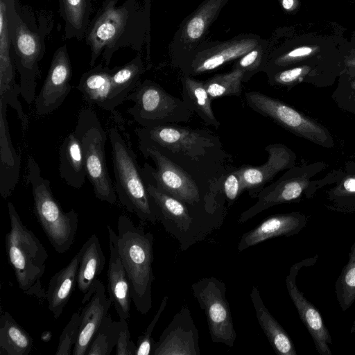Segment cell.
Wrapping results in <instances>:
<instances>
[{"label":"cell","instance_id":"cell-1","mask_svg":"<svg viewBox=\"0 0 355 355\" xmlns=\"http://www.w3.org/2000/svg\"><path fill=\"white\" fill-rule=\"evenodd\" d=\"M139 141L156 146L184 170L209 184L222 187L228 155L218 135L209 130L178 123L136 130Z\"/></svg>","mask_w":355,"mask_h":355},{"label":"cell","instance_id":"cell-2","mask_svg":"<svg viewBox=\"0 0 355 355\" xmlns=\"http://www.w3.org/2000/svg\"><path fill=\"white\" fill-rule=\"evenodd\" d=\"M104 0L91 19L85 40L89 47V65L94 67L102 55L109 66L114 53L121 48L139 51L146 30V12L138 0Z\"/></svg>","mask_w":355,"mask_h":355},{"label":"cell","instance_id":"cell-3","mask_svg":"<svg viewBox=\"0 0 355 355\" xmlns=\"http://www.w3.org/2000/svg\"><path fill=\"white\" fill-rule=\"evenodd\" d=\"M8 29L12 57L19 76L21 95L31 104L36 98L39 64L46 51L45 39L50 33V17H41L37 24L33 12L21 6L19 0H5Z\"/></svg>","mask_w":355,"mask_h":355},{"label":"cell","instance_id":"cell-4","mask_svg":"<svg viewBox=\"0 0 355 355\" xmlns=\"http://www.w3.org/2000/svg\"><path fill=\"white\" fill-rule=\"evenodd\" d=\"M143 156L150 158L153 168L146 163L142 173L146 183L150 184L191 206L224 205L222 187L206 183L173 162L153 144L139 141Z\"/></svg>","mask_w":355,"mask_h":355},{"label":"cell","instance_id":"cell-5","mask_svg":"<svg viewBox=\"0 0 355 355\" xmlns=\"http://www.w3.org/2000/svg\"><path fill=\"white\" fill-rule=\"evenodd\" d=\"M116 242L130 283L131 297L137 310L146 314L152 308L153 234L135 225L126 215L117 221Z\"/></svg>","mask_w":355,"mask_h":355},{"label":"cell","instance_id":"cell-6","mask_svg":"<svg viewBox=\"0 0 355 355\" xmlns=\"http://www.w3.org/2000/svg\"><path fill=\"white\" fill-rule=\"evenodd\" d=\"M146 186L159 209V222L168 234L178 240L182 250L202 240L223 220L224 205L191 206L150 184L146 183Z\"/></svg>","mask_w":355,"mask_h":355},{"label":"cell","instance_id":"cell-7","mask_svg":"<svg viewBox=\"0 0 355 355\" xmlns=\"http://www.w3.org/2000/svg\"><path fill=\"white\" fill-rule=\"evenodd\" d=\"M10 230L6 236V250L19 288L26 295L44 301L46 291L41 279L45 272L48 254L35 235L22 223L13 204L8 203Z\"/></svg>","mask_w":355,"mask_h":355},{"label":"cell","instance_id":"cell-8","mask_svg":"<svg viewBox=\"0 0 355 355\" xmlns=\"http://www.w3.org/2000/svg\"><path fill=\"white\" fill-rule=\"evenodd\" d=\"M109 137L114 188L120 203L144 222H159V209L148 192L136 154L117 129L111 128Z\"/></svg>","mask_w":355,"mask_h":355},{"label":"cell","instance_id":"cell-9","mask_svg":"<svg viewBox=\"0 0 355 355\" xmlns=\"http://www.w3.org/2000/svg\"><path fill=\"white\" fill-rule=\"evenodd\" d=\"M26 181L30 184L35 216L54 250L59 254L69 250L78 230V216L72 209L64 211L54 197L50 181L42 176L39 164L30 157Z\"/></svg>","mask_w":355,"mask_h":355},{"label":"cell","instance_id":"cell-10","mask_svg":"<svg viewBox=\"0 0 355 355\" xmlns=\"http://www.w3.org/2000/svg\"><path fill=\"white\" fill-rule=\"evenodd\" d=\"M74 132L81 144L87 178L93 187L96 197L114 205L117 195L107 166V134L96 113L89 108L81 110Z\"/></svg>","mask_w":355,"mask_h":355},{"label":"cell","instance_id":"cell-11","mask_svg":"<svg viewBox=\"0 0 355 355\" xmlns=\"http://www.w3.org/2000/svg\"><path fill=\"white\" fill-rule=\"evenodd\" d=\"M126 100L134 102L128 112L141 127L187 123L193 113L182 100L148 79L140 82Z\"/></svg>","mask_w":355,"mask_h":355},{"label":"cell","instance_id":"cell-12","mask_svg":"<svg viewBox=\"0 0 355 355\" xmlns=\"http://www.w3.org/2000/svg\"><path fill=\"white\" fill-rule=\"evenodd\" d=\"M245 100L252 110L270 118L294 135L323 147L334 146L333 138L327 129L286 103L257 91L245 92Z\"/></svg>","mask_w":355,"mask_h":355},{"label":"cell","instance_id":"cell-13","mask_svg":"<svg viewBox=\"0 0 355 355\" xmlns=\"http://www.w3.org/2000/svg\"><path fill=\"white\" fill-rule=\"evenodd\" d=\"M226 289L225 284L214 277L202 278L191 285L193 297L205 311L211 341L232 347L236 332Z\"/></svg>","mask_w":355,"mask_h":355},{"label":"cell","instance_id":"cell-14","mask_svg":"<svg viewBox=\"0 0 355 355\" xmlns=\"http://www.w3.org/2000/svg\"><path fill=\"white\" fill-rule=\"evenodd\" d=\"M322 164L302 167H292L279 179L264 187L257 195V202L244 211L238 222H247L266 209L281 204L299 200L304 194L311 197V177L321 168Z\"/></svg>","mask_w":355,"mask_h":355},{"label":"cell","instance_id":"cell-15","mask_svg":"<svg viewBox=\"0 0 355 355\" xmlns=\"http://www.w3.org/2000/svg\"><path fill=\"white\" fill-rule=\"evenodd\" d=\"M317 259L318 256L315 255L293 264L286 276V286L300 318L313 338L316 351L320 355H331L329 345L332 343V338L321 314L296 285V278L300 270L302 267L313 265Z\"/></svg>","mask_w":355,"mask_h":355},{"label":"cell","instance_id":"cell-16","mask_svg":"<svg viewBox=\"0 0 355 355\" xmlns=\"http://www.w3.org/2000/svg\"><path fill=\"white\" fill-rule=\"evenodd\" d=\"M72 76L71 62L66 44L54 53L46 79L35 99V111L43 116L57 110L69 94Z\"/></svg>","mask_w":355,"mask_h":355},{"label":"cell","instance_id":"cell-17","mask_svg":"<svg viewBox=\"0 0 355 355\" xmlns=\"http://www.w3.org/2000/svg\"><path fill=\"white\" fill-rule=\"evenodd\" d=\"M152 355H200L198 330L183 305L155 342Z\"/></svg>","mask_w":355,"mask_h":355},{"label":"cell","instance_id":"cell-18","mask_svg":"<svg viewBox=\"0 0 355 355\" xmlns=\"http://www.w3.org/2000/svg\"><path fill=\"white\" fill-rule=\"evenodd\" d=\"M265 150L268 154V159L262 165H243L239 167L242 193L247 191L252 198H257L265 185L272 181L278 173L293 167L295 164V154L282 144H269L266 146Z\"/></svg>","mask_w":355,"mask_h":355},{"label":"cell","instance_id":"cell-19","mask_svg":"<svg viewBox=\"0 0 355 355\" xmlns=\"http://www.w3.org/2000/svg\"><path fill=\"white\" fill-rule=\"evenodd\" d=\"M80 318L81 322L77 341L72 354L86 355L89 345L103 319L108 315L112 304L105 294V287L97 279L90 289L84 295Z\"/></svg>","mask_w":355,"mask_h":355},{"label":"cell","instance_id":"cell-20","mask_svg":"<svg viewBox=\"0 0 355 355\" xmlns=\"http://www.w3.org/2000/svg\"><path fill=\"white\" fill-rule=\"evenodd\" d=\"M258 45V40L250 37L222 42L198 53L186 69V75L196 76L215 70L230 61L240 58Z\"/></svg>","mask_w":355,"mask_h":355},{"label":"cell","instance_id":"cell-21","mask_svg":"<svg viewBox=\"0 0 355 355\" xmlns=\"http://www.w3.org/2000/svg\"><path fill=\"white\" fill-rule=\"evenodd\" d=\"M306 216L300 212L270 216L241 236L237 249L242 252L268 239L297 234L306 226Z\"/></svg>","mask_w":355,"mask_h":355},{"label":"cell","instance_id":"cell-22","mask_svg":"<svg viewBox=\"0 0 355 355\" xmlns=\"http://www.w3.org/2000/svg\"><path fill=\"white\" fill-rule=\"evenodd\" d=\"M110 245V259L107 269V291L119 319L130 317L131 291L130 283L119 252L116 236L107 225Z\"/></svg>","mask_w":355,"mask_h":355},{"label":"cell","instance_id":"cell-23","mask_svg":"<svg viewBox=\"0 0 355 355\" xmlns=\"http://www.w3.org/2000/svg\"><path fill=\"white\" fill-rule=\"evenodd\" d=\"M111 71L102 64L91 67L82 75L77 86L87 102L107 111L117 107L112 96Z\"/></svg>","mask_w":355,"mask_h":355},{"label":"cell","instance_id":"cell-24","mask_svg":"<svg viewBox=\"0 0 355 355\" xmlns=\"http://www.w3.org/2000/svg\"><path fill=\"white\" fill-rule=\"evenodd\" d=\"M60 176L75 189L81 188L87 177L83 149L74 130L63 140L59 150Z\"/></svg>","mask_w":355,"mask_h":355},{"label":"cell","instance_id":"cell-25","mask_svg":"<svg viewBox=\"0 0 355 355\" xmlns=\"http://www.w3.org/2000/svg\"><path fill=\"white\" fill-rule=\"evenodd\" d=\"M250 299L257 321L268 340L278 355H296L297 352L290 336L265 306L259 289L253 286Z\"/></svg>","mask_w":355,"mask_h":355},{"label":"cell","instance_id":"cell-26","mask_svg":"<svg viewBox=\"0 0 355 355\" xmlns=\"http://www.w3.org/2000/svg\"><path fill=\"white\" fill-rule=\"evenodd\" d=\"M79 255L77 253L71 261L51 279L46 291L48 308L55 318H58L69 300L77 283Z\"/></svg>","mask_w":355,"mask_h":355},{"label":"cell","instance_id":"cell-27","mask_svg":"<svg viewBox=\"0 0 355 355\" xmlns=\"http://www.w3.org/2000/svg\"><path fill=\"white\" fill-rule=\"evenodd\" d=\"M1 167L0 191L3 199L14 190L19 178L20 159L11 141L6 118V111H1Z\"/></svg>","mask_w":355,"mask_h":355},{"label":"cell","instance_id":"cell-28","mask_svg":"<svg viewBox=\"0 0 355 355\" xmlns=\"http://www.w3.org/2000/svg\"><path fill=\"white\" fill-rule=\"evenodd\" d=\"M79 264L77 273L78 288L83 294L90 289L105 264V257L100 241L92 234L78 251Z\"/></svg>","mask_w":355,"mask_h":355},{"label":"cell","instance_id":"cell-29","mask_svg":"<svg viewBox=\"0 0 355 355\" xmlns=\"http://www.w3.org/2000/svg\"><path fill=\"white\" fill-rule=\"evenodd\" d=\"M15 65L12 57L5 0H0V94H20V86L15 80Z\"/></svg>","mask_w":355,"mask_h":355},{"label":"cell","instance_id":"cell-30","mask_svg":"<svg viewBox=\"0 0 355 355\" xmlns=\"http://www.w3.org/2000/svg\"><path fill=\"white\" fill-rule=\"evenodd\" d=\"M94 0H58L59 10L64 21L66 39L85 38L91 21Z\"/></svg>","mask_w":355,"mask_h":355},{"label":"cell","instance_id":"cell-31","mask_svg":"<svg viewBox=\"0 0 355 355\" xmlns=\"http://www.w3.org/2000/svg\"><path fill=\"white\" fill-rule=\"evenodd\" d=\"M181 83L182 100L184 104L207 124L218 129L220 123L214 114L211 107L213 100L208 94L203 81L185 75L181 78Z\"/></svg>","mask_w":355,"mask_h":355},{"label":"cell","instance_id":"cell-32","mask_svg":"<svg viewBox=\"0 0 355 355\" xmlns=\"http://www.w3.org/2000/svg\"><path fill=\"white\" fill-rule=\"evenodd\" d=\"M33 348V339L7 311L1 310L0 354L28 355Z\"/></svg>","mask_w":355,"mask_h":355},{"label":"cell","instance_id":"cell-33","mask_svg":"<svg viewBox=\"0 0 355 355\" xmlns=\"http://www.w3.org/2000/svg\"><path fill=\"white\" fill-rule=\"evenodd\" d=\"M227 0H205L184 24L182 38L187 44L202 38Z\"/></svg>","mask_w":355,"mask_h":355},{"label":"cell","instance_id":"cell-34","mask_svg":"<svg viewBox=\"0 0 355 355\" xmlns=\"http://www.w3.org/2000/svg\"><path fill=\"white\" fill-rule=\"evenodd\" d=\"M145 69L140 55L111 71L112 96L116 105L121 104L140 83Z\"/></svg>","mask_w":355,"mask_h":355},{"label":"cell","instance_id":"cell-35","mask_svg":"<svg viewBox=\"0 0 355 355\" xmlns=\"http://www.w3.org/2000/svg\"><path fill=\"white\" fill-rule=\"evenodd\" d=\"M127 320L114 321L107 315L95 334L86 355H110L116 345L119 336Z\"/></svg>","mask_w":355,"mask_h":355},{"label":"cell","instance_id":"cell-36","mask_svg":"<svg viewBox=\"0 0 355 355\" xmlns=\"http://www.w3.org/2000/svg\"><path fill=\"white\" fill-rule=\"evenodd\" d=\"M243 77V70L234 68L230 72L217 74L203 83L211 100L229 96H240Z\"/></svg>","mask_w":355,"mask_h":355},{"label":"cell","instance_id":"cell-37","mask_svg":"<svg viewBox=\"0 0 355 355\" xmlns=\"http://www.w3.org/2000/svg\"><path fill=\"white\" fill-rule=\"evenodd\" d=\"M337 300L343 311L355 301V260L349 259L336 282Z\"/></svg>","mask_w":355,"mask_h":355},{"label":"cell","instance_id":"cell-38","mask_svg":"<svg viewBox=\"0 0 355 355\" xmlns=\"http://www.w3.org/2000/svg\"><path fill=\"white\" fill-rule=\"evenodd\" d=\"M81 322L80 314L75 312L63 329L60 338L56 355H70L77 341Z\"/></svg>","mask_w":355,"mask_h":355},{"label":"cell","instance_id":"cell-39","mask_svg":"<svg viewBox=\"0 0 355 355\" xmlns=\"http://www.w3.org/2000/svg\"><path fill=\"white\" fill-rule=\"evenodd\" d=\"M331 196L340 209L355 210V175L347 177Z\"/></svg>","mask_w":355,"mask_h":355},{"label":"cell","instance_id":"cell-40","mask_svg":"<svg viewBox=\"0 0 355 355\" xmlns=\"http://www.w3.org/2000/svg\"><path fill=\"white\" fill-rule=\"evenodd\" d=\"M168 296H164L154 317L146 329L138 337L135 355H152L155 341L152 337L153 329L162 313L164 312L168 302Z\"/></svg>","mask_w":355,"mask_h":355},{"label":"cell","instance_id":"cell-41","mask_svg":"<svg viewBox=\"0 0 355 355\" xmlns=\"http://www.w3.org/2000/svg\"><path fill=\"white\" fill-rule=\"evenodd\" d=\"M221 186L223 196L230 207L242 193L241 177L239 168L228 171L225 175Z\"/></svg>","mask_w":355,"mask_h":355},{"label":"cell","instance_id":"cell-42","mask_svg":"<svg viewBox=\"0 0 355 355\" xmlns=\"http://www.w3.org/2000/svg\"><path fill=\"white\" fill-rule=\"evenodd\" d=\"M263 56V49L258 45L242 57L236 63L235 67L244 71L243 82H247L260 69Z\"/></svg>","mask_w":355,"mask_h":355},{"label":"cell","instance_id":"cell-43","mask_svg":"<svg viewBox=\"0 0 355 355\" xmlns=\"http://www.w3.org/2000/svg\"><path fill=\"white\" fill-rule=\"evenodd\" d=\"M306 73V69L300 67L273 71L268 73V82L271 85L290 87L301 80Z\"/></svg>","mask_w":355,"mask_h":355},{"label":"cell","instance_id":"cell-44","mask_svg":"<svg viewBox=\"0 0 355 355\" xmlns=\"http://www.w3.org/2000/svg\"><path fill=\"white\" fill-rule=\"evenodd\" d=\"M117 355H133L136 354L137 344L130 339L128 322L121 330L116 343Z\"/></svg>","mask_w":355,"mask_h":355},{"label":"cell","instance_id":"cell-45","mask_svg":"<svg viewBox=\"0 0 355 355\" xmlns=\"http://www.w3.org/2000/svg\"><path fill=\"white\" fill-rule=\"evenodd\" d=\"M283 8L286 10H291L295 3V0H281Z\"/></svg>","mask_w":355,"mask_h":355},{"label":"cell","instance_id":"cell-46","mask_svg":"<svg viewBox=\"0 0 355 355\" xmlns=\"http://www.w3.org/2000/svg\"><path fill=\"white\" fill-rule=\"evenodd\" d=\"M352 94L349 95L350 97V103H349V110L354 113L355 114V90L352 91Z\"/></svg>","mask_w":355,"mask_h":355},{"label":"cell","instance_id":"cell-47","mask_svg":"<svg viewBox=\"0 0 355 355\" xmlns=\"http://www.w3.org/2000/svg\"><path fill=\"white\" fill-rule=\"evenodd\" d=\"M349 259L355 260V242L350 248V251L349 252Z\"/></svg>","mask_w":355,"mask_h":355},{"label":"cell","instance_id":"cell-48","mask_svg":"<svg viewBox=\"0 0 355 355\" xmlns=\"http://www.w3.org/2000/svg\"><path fill=\"white\" fill-rule=\"evenodd\" d=\"M354 332H355V317H354V322H353V324H352V328L350 330L351 334H353Z\"/></svg>","mask_w":355,"mask_h":355},{"label":"cell","instance_id":"cell-49","mask_svg":"<svg viewBox=\"0 0 355 355\" xmlns=\"http://www.w3.org/2000/svg\"><path fill=\"white\" fill-rule=\"evenodd\" d=\"M351 87L352 90H355V80L351 83Z\"/></svg>","mask_w":355,"mask_h":355}]
</instances>
